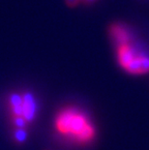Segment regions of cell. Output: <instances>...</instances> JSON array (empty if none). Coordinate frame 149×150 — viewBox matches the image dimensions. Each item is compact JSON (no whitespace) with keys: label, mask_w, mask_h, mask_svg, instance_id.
<instances>
[{"label":"cell","mask_w":149,"mask_h":150,"mask_svg":"<svg viewBox=\"0 0 149 150\" xmlns=\"http://www.w3.org/2000/svg\"><path fill=\"white\" fill-rule=\"evenodd\" d=\"M14 138L18 142H23L27 138V132L25 129H16Z\"/></svg>","instance_id":"8992f818"},{"label":"cell","mask_w":149,"mask_h":150,"mask_svg":"<svg viewBox=\"0 0 149 150\" xmlns=\"http://www.w3.org/2000/svg\"><path fill=\"white\" fill-rule=\"evenodd\" d=\"M82 2L84 3V4H91V3H93L95 0H81Z\"/></svg>","instance_id":"ba28073f"},{"label":"cell","mask_w":149,"mask_h":150,"mask_svg":"<svg viewBox=\"0 0 149 150\" xmlns=\"http://www.w3.org/2000/svg\"><path fill=\"white\" fill-rule=\"evenodd\" d=\"M137 54L135 53L134 49L130 46V44L121 45L118 47L117 50V56H118V62L122 68H126L127 65L135 58Z\"/></svg>","instance_id":"5b68a950"},{"label":"cell","mask_w":149,"mask_h":150,"mask_svg":"<svg viewBox=\"0 0 149 150\" xmlns=\"http://www.w3.org/2000/svg\"><path fill=\"white\" fill-rule=\"evenodd\" d=\"M110 36L115 42L121 46V45L129 44L130 42V34L128 30L121 24H112L109 29Z\"/></svg>","instance_id":"277c9868"},{"label":"cell","mask_w":149,"mask_h":150,"mask_svg":"<svg viewBox=\"0 0 149 150\" xmlns=\"http://www.w3.org/2000/svg\"><path fill=\"white\" fill-rule=\"evenodd\" d=\"M8 108L11 119H21L27 124L35 119L38 111L37 101L30 92L12 93L8 98Z\"/></svg>","instance_id":"7a4b0ae2"},{"label":"cell","mask_w":149,"mask_h":150,"mask_svg":"<svg viewBox=\"0 0 149 150\" xmlns=\"http://www.w3.org/2000/svg\"><path fill=\"white\" fill-rule=\"evenodd\" d=\"M81 1V0H65L66 4H67L69 7H75V6H77Z\"/></svg>","instance_id":"52a82bcc"},{"label":"cell","mask_w":149,"mask_h":150,"mask_svg":"<svg viewBox=\"0 0 149 150\" xmlns=\"http://www.w3.org/2000/svg\"><path fill=\"white\" fill-rule=\"evenodd\" d=\"M55 129L62 136L78 143H86L94 138L95 129L89 118L77 108H62L55 118Z\"/></svg>","instance_id":"6da1fadb"},{"label":"cell","mask_w":149,"mask_h":150,"mask_svg":"<svg viewBox=\"0 0 149 150\" xmlns=\"http://www.w3.org/2000/svg\"><path fill=\"white\" fill-rule=\"evenodd\" d=\"M125 70L132 75H143L149 73V57L136 55Z\"/></svg>","instance_id":"3957f363"}]
</instances>
